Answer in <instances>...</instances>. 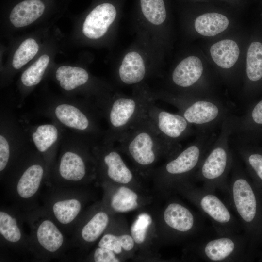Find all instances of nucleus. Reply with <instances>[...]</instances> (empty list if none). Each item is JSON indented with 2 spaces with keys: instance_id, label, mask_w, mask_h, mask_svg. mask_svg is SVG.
Listing matches in <instances>:
<instances>
[{
  "instance_id": "1",
  "label": "nucleus",
  "mask_w": 262,
  "mask_h": 262,
  "mask_svg": "<svg viewBox=\"0 0 262 262\" xmlns=\"http://www.w3.org/2000/svg\"><path fill=\"white\" fill-rule=\"evenodd\" d=\"M230 175L226 193L229 206L236 213L242 230L258 257L262 246V190L236 157Z\"/></svg>"
},
{
  "instance_id": "2",
  "label": "nucleus",
  "mask_w": 262,
  "mask_h": 262,
  "mask_svg": "<svg viewBox=\"0 0 262 262\" xmlns=\"http://www.w3.org/2000/svg\"><path fill=\"white\" fill-rule=\"evenodd\" d=\"M35 113L49 118L66 130L98 140L105 133L100 124L103 117L99 109L87 98H48L38 103Z\"/></svg>"
},
{
  "instance_id": "3",
  "label": "nucleus",
  "mask_w": 262,
  "mask_h": 262,
  "mask_svg": "<svg viewBox=\"0 0 262 262\" xmlns=\"http://www.w3.org/2000/svg\"><path fill=\"white\" fill-rule=\"evenodd\" d=\"M119 151L125 153L142 173L150 171L161 157L169 158L179 150L160 136L146 112L117 142Z\"/></svg>"
},
{
  "instance_id": "4",
  "label": "nucleus",
  "mask_w": 262,
  "mask_h": 262,
  "mask_svg": "<svg viewBox=\"0 0 262 262\" xmlns=\"http://www.w3.org/2000/svg\"><path fill=\"white\" fill-rule=\"evenodd\" d=\"M147 83L133 87L131 95L113 92L97 105L108 129L101 139L115 143L145 113L151 97Z\"/></svg>"
},
{
  "instance_id": "5",
  "label": "nucleus",
  "mask_w": 262,
  "mask_h": 262,
  "mask_svg": "<svg viewBox=\"0 0 262 262\" xmlns=\"http://www.w3.org/2000/svg\"><path fill=\"white\" fill-rule=\"evenodd\" d=\"M233 134V116L226 119L221 125V131L215 138L193 179L200 181L203 187L211 191L219 189L226 194L229 187V176L233 167L235 156L230 145Z\"/></svg>"
},
{
  "instance_id": "6",
  "label": "nucleus",
  "mask_w": 262,
  "mask_h": 262,
  "mask_svg": "<svg viewBox=\"0 0 262 262\" xmlns=\"http://www.w3.org/2000/svg\"><path fill=\"white\" fill-rule=\"evenodd\" d=\"M148 92L155 101L160 100L177 108L178 113L194 127L197 133L210 132L231 115L224 103L213 99L175 94L149 86Z\"/></svg>"
},
{
  "instance_id": "7",
  "label": "nucleus",
  "mask_w": 262,
  "mask_h": 262,
  "mask_svg": "<svg viewBox=\"0 0 262 262\" xmlns=\"http://www.w3.org/2000/svg\"><path fill=\"white\" fill-rule=\"evenodd\" d=\"M182 194L210 220L217 235L241 233L240 223L229 205L215 193L204 187H196L191 180L183 182L175 190Z\"/></svg>"
},
{
  "instance_id": "8",
  "label": "nucleus",
  "mask_w": 262,
  "mask_h": 262,
  "mask_svg": "<svg viewBox=\"0 0 262 262\" xmlns=\"http://www.w3.org/2000/svg\"><path fill=\"white\" fill-rule=\"evenodd\" d=\"M214 139L210 132L197 133L194 141L168 159L158 174L170 191L193 178Z\"/></svg>"
},
{
  "instance_id": "9",
  "label": "nucleus",
  "mask_w": 262,
  "mask_h": 262,
  "mask_svg": "<svg viewBox=\"0 0 262 262\" xmlns=\"http://www.w3.org/2000/svg\"><path fill=\"white\" fill-rule=\"evenodd\" d=\"M161 64L152 50L135 38L118 58L115 72L116 81L122 86L141 85L148 79L159 76Z\"/></svg>"
},
{
  "instance_id": "10",
  "label": "nucleus",
  "mask_w": 262,
  "mask_h": 262,
  "mask_svg": "<svg viewBox=\"0 0 262 262\" xmlns=\"http://www.w3.org/2000/svg\"><path fill=\"white\" fill-rule=\"evenodd\" d=\"M133 22L136 38L147 45L162 62L166 46L167 13L164 0H139Z\"/></svg>"
},
{
  "instance_id": "11",
  "label": "nucleus",
  "mask_w": 262,
  "mask_h": 262,
  "mask_svg": "<svg viewBox=\"0 0 262 262\" xmlns=\"http://www.w3.org/2000/svg\"><path fill=\"white\" fill-rule=\"evenodd\" d=\"M195 257L212 262H251L256 257L244 233L217 235L196 243L192 247Z\"/></svg>"
},
{
  "instance_id": "12",
  "label": "nucleus",
  "mask_w": 262,
  "mask_h": 262,
  "mask_svg": "<svg viewBox=\"0 0 262 262\" xmlns=\"http://www.w3.org/2000/svg\"><path fill=\"white\" fill-rule=\"evenodd\" d=\"M16 103H0V171L3 172L12 158L25 155L32 144L21 121L16 115Z\"/></svg>"
},
{
  "instance_id": "13",
  "label": "nucleus",
  "mask_w": 262,
  "mask_h": 262,
  "mask_svg": "<svg viewBox=\"0 0 262 262\" xmlns=\"http://www.w3.org/2000/svg\"><path fill=\"white\" fill-rule=\"evenodd\" d=\"M146 113L162 138L176 150L181 148L180 142L194 132V127L180 114L157 106L151 97L147 103Z\"/></svg>"
},
{
  "instance_id": "14",
  "label": "nucleus",
  "mask_w": 262,
  "mask_h": 262,
  "mask_svg": "<svg viewBox=\"0 0 262 262\" xmlns=\"http://www.w3.org/2000/svg\"><path fill=\"white\" fill-rule=\"evenodd\" d=\"M55 76L64 91L72 92L82 89L87 98L95 103L114 92L111 86L94 79L87 70L81 67L61 66L56 69Z\"/></svg>"
},
{
  "instance_id": "15",
  "label": "nucleus",
  "mask_w": 262,
  "mask_h": 262,
  "mask_svg": "<svg viewBox=\"0 0 262 262\" xmlns=\"http://www.w3.org/2000/svg\"><path fill=\"white\" fill-rule=\"evenodd\" d=\"M115 143L102 139L92 147L96 169L112 181L120 185L129 184L136 180L135 175L124 162Z\"/></svg>"
},
{
  "instance_id": "16",
  "label": "nucleus",
  "mask_w": 262,
  "mask_h": 262,
  "mask_svg": "<svg viewBox=\"0 0 262 262\" xmlns=\"http://www.w3.org/2000/svg\"><path fill=\"white\" fill-rule=\"evenodd\" d=\"M163 219L167 238L176 240L201 232L202 218L179 201L170 202L164 208Z\"/></svg>"
},
{
  "instance_id": "17",
  "label": "nucleus",
  "mask_w": 262,
  "mask_h": 262,
  "mask_svg": "<svg viewBox=\"0 0 262 262\" xmlns=\"http://www.w3.org/2000/svg\"><path fill=\"white\" fill-rule=\"evenodd\" d=\"M119 13L115 5L106 2L96 6L86 16L82 32L87 39L98 41L115 34L119 23Z\"/></svg>"
},
{
  "instance_id": "18",
  "label": "nucleus",
  "mask_w": 262,
  "mask_h": 262,
  "mask_svg": "<svg viewBox=\"0 0 262 262\" xmlns=\"http://www.w3.org/2000/svg\"><path fill=\"white\" fill-rule=\"evenodd\" d=\"M35 149L45 158L53 157L60 147L65 129L58 124L31 125L20 121Z\"/></svg>"
},
{
  "instance_id": "19",
  "label": "nucleus",
  "mask_w": 262,
  "mask_h": 262,
  "mask_svg": "<svg viewBox=\"0 0 262 262\" xmlns=\"http://www.w3.org/2000/svg\"><path fill=\"white\" fill-rule=\"evenodd\" d=\"M203 72L200 59L196 56H189L181 60L174 68L169 77V82L174 87L183 90L184 95L197 83Z\"/></svg>"
},
{
  "instance_id": "20",
  "label": "nucleus",
  "mask_w": 262,
  "mask_h": 262,
  "mask_svg": "<svg viewBox=\"0 0 262 262\" xmlns=\"http://www.w3.org/2000/svg\"><path fill=\"white\" fill-rule=\"evenodd\" d=\"M235 151L246 166L254 183L262 190V147L250 140L238 137Z\"/></svg>"
},
{
  "instance_id": "21",
  "label": "nucleus",
  "mask_w": 262,
  "mask_h": 262,
  "mask_svg": "<svg viewBox=\"0 0 262 262\" xmlns=\"http://www.w3.org/2000/svg\"><path fill=\"white\" fill-rule=\"evenodd\" d=\"M262 131V99L256 103L241 117H233V134L238 137L252 138Z\"/></svg>"
},
{
  "instance_id": "22",
  "label": "nucleus",
  "mask_w": 262,
  "mask_h": 262,
  "mask_svg": "<svg viewBox=\"0 0 262 262\" xmlns=\"http://www.w3.org/2000/svg\"><path fill=\"white\" fill-rule=\"evenodd\" d=\"M39 161H33L24 168L17 184L19 196L28 198L33 196L38 190L45 174V167Z\"/></svg>"
},
{
  "instance_id": "23",
  "label": "nucleus",
  "mask_w": 262,
  "mask_h": 262,
  "mask_svg": "<svg viewBox=\"0 0 262 262\" xmlns=\"http://www.w3.org/2000/svg\"><path fill=\"white\" fill-rule=\"evenodd\" d=\"M44 10L45 6L40 0H24L14 7L10 15V20L16 28L25 27L40 17Z\"/></svg>"
},
{
  "instance_id": "24",
  "label": "nucleus",
  "mask_w": 262,
  "mask_h": 262,
  "mask_svg": "<svg viewBox=\"0 0 262 262\" xmlns=\"http://www.w3.org/2000/svg\"><path fill=\"white\" fill-rule=\"evenodd\" d=\"M210 53L213 61L218 66L229 69L237 61L240 50L234 41L225 39L213 44L210 48Z\"/></svg>"
},
{
  "instance_id": "25",
  "label": "nucleus",
  "mask_w": 262,
  "mask_h": 262,
  "mask_svg": "<svg viewBox=\"0 0 262 262\" xmlns=\"http://www.w3.org/2000/svg\"><path fill=\"white\" fill-rule=\"evenodd\" d=\"M229 21L226 16L217 13L202 14L194 22L195 30L200 34L205 36H213L225 30Z\"/></svg>"
},
{
  "instance_id": "26",
  "label": "nucleus",
  "mask_w": 262,
  "mask_h": 262,
  "mask_svg": "<svg viewBox=\"0 0 262 262\" xmlns=\"http://www.w3.org/2000/svg\"><path fill=\"white\" fill-rule=\"evenodd\" d=\"M36 235L40 246L50 252L58 250L63 243L62 234L55 224L49 220H45L39 225Z\"/></svg>"
},
{
  "instance_id": "27",
  "label": "nucleus",
  "mask_w": 262,
  "mask_h": 262,
  "mask_svg": "<svg viewBox=\"0 0 262 262\" xmlns=\"http://www.w3.org/2000/svg\"><path fill=\"white\" fill-rule=\"evenodd\" d=\"M119 187L112 195L110 205L112 209L118 213H126L139 206V196L132 189L124 186Z\"/></svg>"
},
{
  "instance_id": "28",
  "label": "nucleus",
  "mask_w": 262,
  "mask_h": 262,
  "mask_svg": "<svg viewBox=\"0 0 262 262\" xmlns=\"http://www.w3.org/2000/svg\"><path fill=\"white\" fill-rule=\"evenodd\" d=\"M135 243L131 234L124 233L115 235L111 233L104 234L98 242V247L109 249L119 255L123 252L132 251Z\"/></svg>"
},
{
  "instance_id": "29",
  "label": "nucleus",
  "mask_w": 262,
  "mask_h": 262,
  "mask_svg": "<svg viewBox=\"0 0 262 262\" xmlns=\"http://www.w3.org/2000/svg\"><path fill=\"white\" fill-rule=\"evenodd\" d=\"M49 60V57L48 55L44 54L22 73L20 81L25 88L33 87L40 83Z\"/></svg>"
},
{
  "instance_id": "30",
  "label": "nucleus",
  "mask_w": 262,
  "mask_h": 262,
  "mask_svg": "<svg viewBox=\"0 0 262 262\" xmlns=\"http://www.w3.org/2000/svg\"><path fill=\"white\" fill-rule=\"evenodd\" d=\"M246 72L250 81L256 82L262 78V44L259 42H252L248 48Z\"/></svg>"
},
{
  "instance_id": "31",
  "label": "nucleus",
  "mask_w": 262,
  "mask_h": 262,
  "mask_svg": "<svg viewBox=\"0 0 262 262\" xmlns=\"http://www.w3.org/2000/svg\"><path fill=\"white\" fill-rule=\"evenodd\" d=\"M109 221V218L106 213L100 211L96 213L82 228V238L87 242L95 241L104 232Z\"/></svg>"
},
{
  "instance_id": "32",
  "label": "nucleus",
  "mask_w": 262,
  "mask_h": 262,
  "mask_svg": "<svg viewBox=\"0 0 262 262\" xmlns=\"http://www.w3.org/2000/svg\"><path fill=\"white\" fill-rule=\"evenodd\" d=\"M81 209V203L76 199L59 201L53 206V212L56 218L63 224H67L73 221Z\"/></svg>"
},
{
  "instance_id": "33",
  "label": "nucleus",
  "mask_w": 262,
  "mask_h": 262,
  "mask_svg": "<svg viewBox=\"0 0 262 262\" xmlns=\"http://www.w3.org/2000/svg\"><path fill=\"white\" fill-rule=\"evenodd\" d=\"M39 46L36 41L31 38L24 40L16 51L12 66L15 69H19L31 60L37 54Z\"/></svg>"
},
{
  "instance_id": "34",
  "label": "nucleus",
  "mask_w": 262,
  "mask_h": 262,
  "mask_svg": "<svg viewBox=\"0 0 262 262\" xmlns=\"http://www.w3.org/2000/svg\"><path fill=\"white\" fill-rule=\"evenodd\" d=\"M153 223L151 216L147 213L139 214L131 226V235L136 245H141L146 241Z\"/></svg>"
},
{
  "instance_id": "35",
  "label": "nucleus",
  "mask_w": 262,
  "mask_h": 262,
  "mask_svg": "<svg viewBox=\"0 0 262 262\" xmlns=\"http://www.w3.org/2000/svg\"><path fill=\"white\" fill-rule=\"evenodd\" d=\"M0 233L10 242H18L21 237V233L16 219L1 211L0 212Z\"/></svg>"
},
{
  "instance_id": "36",
  "label": "nucleus",
  "mask_w": 262,
  "mask_h": 262,
  "mask_svg": "<svg viewBox=\"0 0 262 262\" xmlns=\"http://www.w3.org/2000/svg\"><path fill=\"white\" fill-rule=\"evenodd\" d=\"M117 255L109 249L98 247L94 253V260L96 262H119Z\"/></svg>"
},
{
  "instance_id": "37",
  "label": "nucleus",
  "mask_w": 262,
  "mask_h": 262,
  "mask_svg": "<svg viewBox=\"0 0 262 262\" xmlns=\"http://www.w3.org/2000/svg\"><path fill=\"white\" fill-rule=\"evenodd\" d=\"M261 247H262V246ZM258 257H259V261L262 262V250L260 251Z\"/></svg>"
}]
</instances>
